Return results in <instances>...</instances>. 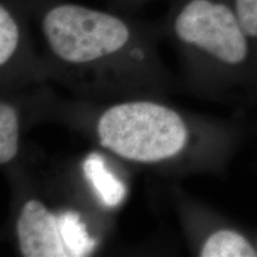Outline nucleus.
<instances>
[{"mask_svg": "<svg viewBox=\"0 0 257 257\" xmlns=\"http://www.w3.org/2000/svg\"><path fill=\"white\" fill-rule=\"evenodd\" d=\"M142 2H144V0H142Z\"/></svg>", "mask_w": 257, "mask_h": 257, "instance_id": "nucleus-11", "label": "nucleus"}, {"mask_svg": "<svg viewBox=\"0 0 257 257\" xmlns=\"http://www.w3.org/2000/svg\"><path fill=\"white\" fill-rule=\"evenodd\" d=\"M170 28L185 49L218 62L238 66L249 57L252 40L244 31L232 3L226 0H181Z\"/></svg>", "mask_w": 257, "mask_h": 257, "instance_id": "nucleus-3", "label": "nucleus"}, {"mask_svg": "<svg viewBox=\"0 0 257 257\" xmlns=\"http://www.w3.org/2000/svg\"><path fill=\"white\" fill-rule=\"evenodd\" d=\"M18 248L24 257H70L63 240L60 212L40 199L22 205L16 220Z\"/></svg>", "mask_w": 257, "mask_h": 257, "instance_id": "nucleus-4", "label": "nucleus"}, {"mask_svg": "<svg viewBox=\"0 0 257 257\" xmlns=\"http://www.w3.org/2000/svg\"><path fill=\"white\" fill-rule=\"evenodd\" d=\"M86 179L94 189L101 202L108 207L119 205L126 194V187L106 166L98 154H91L82 163Z\"/></svg>", "mask_w": 257, "mask_h": 257, "instance_id": "nucleus-5", "label": "nucleus"}, {"mask_svg": "<svg viewBox=\"0 0 257 257\" xmlns=\"http://www.w3.org/2000/svg\"><path fill=\"white\" fill-rule=\"evenodd\" d=\"M201 257H255L257 250L243 234L233 230H218L202 243Z\"/></svg>", "mask_w": 257, "mask_h": 257, "instance_id": "nucleus-6", "label": "nucleus"}, {"mask_svg": "<svg viewBox=\"0 0 257 257\" xmlns=\"http://www.w3.org/2000/svg\"><path fill=\"white\" fill-rule=\"evenodd\" d=\"M23 41V31L15 12L8 4L0 5V66L4 68L17 54Z\"/></svg>", "mask_w": 257, "mask_h": 257, "instance_id": "nucleus-9", "label": "nucleus"}, {"mask_svg": "<svg viewBox=\"0 0 257 257\" xmlns=\"http://www.w3.org/2000/svg\"><path fill=\"white\" fill-rule=\"evenodd\" d=\"M95 133L105 150L140 165L175 159L189 143L184 117L174 108L152 100L111 105L99 115Z\"/></svg>", "mask_w": 257, "mask_h": 257, "instance_id": "nucleus-1", "label": "nucleus"}, {"mask_svg": "<svg viewBox=\"0 0 257 257\" xmlns=\"http://www.w3.org/2000/svg\"><path fill=\"white\" fill-rule=\"evenodd\" d=\"M19 152V115L15 105L0 102V163L9 165Z\"/></svg>", "mask_w": 257, "mask_h": 257, "instance_id": "nucleus-8", "label": "nucleus"}, {"mask_svg": "<svg viewBox=\"0 0 257 257\" xmlns=\"http://www.w3.org/2000/svg\"><path fill=\"white\" fill-rule=\"evenodd\" d=\"M240 24L252 41H257V0H231Z\"/></svg>", "mask_w": 257, "mask_h": 257, "instance_id": "nucleus-10", "label": "nucleus"}, {"mask_svg": "<svg viewBox=\"0 0 257 257\" xmlns=\"http://www.w3.org/2000/svg\"><path fill=\"white\" fill-rule=\"evenodd\" d=\"M63 240L70 257H81L91 253L96 245L81 214L75 210L60 212Z\"/></svg>", "mask_w": 257, "mask_h": 257, "instance_id": "nucleus-7", "label": "nucleus"}, {"mask_svg": "<svg viewBox=\"0 0 257 257\" xmlns=\"http://www.w3.org/2000/svg\"><path fill=\"white\" fill-rule=\"evenodd\" d=\"M41 29L53 56L74 67L110 62L142 42L126 19L75 3L49 6L42 16Z\"/></svg>", "mask_w": 257, "mask_h": 257, "instance_id": "nucleus-2", "label": "nucleus"}]
</instances>
